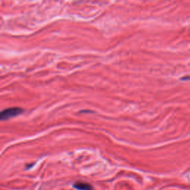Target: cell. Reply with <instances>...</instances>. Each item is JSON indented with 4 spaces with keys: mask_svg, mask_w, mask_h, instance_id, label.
Returning a JSON list of instances; mask_svg holds the SVG:
<instances>
[{
    "mask_svg": "<svg viewBox=\"0 0 190 190\" xmlns=\"http://www.w3.org/2000/svg\"><path fill=\"white\" fill-rule=\"evenodd\" d=\"M22 111H23V110L22 109L18 108V107L6 109L0 114V119H1V120H7L13 118V117H15L17 115H20V114H22Z\"/></svg>",
    "mask_w": 190,
    "mask_h": 190,
    "instance_id": "obj_1",
    "label": "cell"
},
{
    "mask_svg": "<svg viewBox=\"0 0 190 190\" xmlns=\"http://www.w3.org/2000/svg\"><path fill=\"white\" fill-rule=\"evenodd\" d=\"M74 187L78 190H94V188L89 183L77 182L74 184Z\"/></svg>",
    "mask_w": 190,
    "mask_h": 190,
    "instance_id": "obj_2",
    "label": "cell"
}]
</instances>
